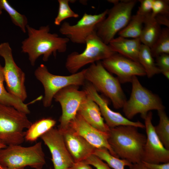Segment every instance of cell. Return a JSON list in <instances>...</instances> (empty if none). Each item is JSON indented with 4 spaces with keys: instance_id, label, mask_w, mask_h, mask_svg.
I'll return each mask as SVG.
<instances>
[{
    "instance_id": "cell-33",
    "label": "cell",
    "mask_w": 169,
    "mask_h": 169,
    "mask_svg": "<svg viewBox=\"0 0 169 169\" xmlns=\"http://www.w3.org/2000/svg\"><path fill=\"white\" fill-rule=\"evenodd\" d=\"M156 58V64L161 70V73L169 71V54H162Z\"/></svg>"
},
{
    "instance_id": "cell-34",
    "label": "cell",
    "mask_w": 169,
    "mask_h": 169,
    "mask_svg": "<svg viewBox=\"0 0 169 169\" xmlns=\"http://www.w3.org/2000/svg\"><path fill=\"white\" fill-rule=\"evenodd\" d=\"M139 1L140 5L136 13L145 17L151 13L153 0H140Z\"/></svg>"
},
{
    "instance_id": "cell-42",
    "label": "cell",
    "mask_w": 169,
    "mask_h": 169,
    "mask_svg": "<svg viewBox=\"0 0 169 169\" xmlns=\"http://www.w3.org/2000/svg\"><path fill=\"white\" fill-rule=\"evenodd\" d=\"M0 169H5L0 165Z\"/></svg>"
},
{
    "instance_id": "cell-31",
    "label": "cell",
    "mask_w": 169,
    "mask_h": 169,
    "mask_svg": "<svg viewBox=\"0 0 169 169\" xmlns=\"http://www.w3.org/2000/svg\"><path fill=\"white\" fill-rule=\"evenodd\" d=\"M151 15L153 17L158 15H169V0H153Z\"/></svg>"
},
{
    "instance_id": "cell-1",
    "label": "cell",
    "mask_w": 169,
    "mask_h": 169,
    "mask_svg": "<svg viewBox=\"0 0 169 169\" xmlns=\"http://www.w3.org/2000/svg\"><path fill=\"white\" fill-rule=\"evenodd\" d=\"M26 31L28 37L22 42L21 51L28 54L33 66L41 55L43 60L46 62L51 55L55 57L57 52L64 53L67 50L69 39L51 33L49 25L36 29L28 25Z\"/></svg>"
},
{
    "instance_id": "cell-36",
    "label": "cell",
    "mask_w": 169,
    "mask_h": 169,
    "mask_svg": "<svg viewBox=\"0 0 169 169\" xmlns=\"http://www.w3.org/2000/svg\"><path fill=\"white\" fill-rule=\"evenodd\" d=\"M154 18L160 25H163L169 28V15H158Z\"/></svg>"
},
{
    "instance_id": "cell-7",
    "label": "cell",
    "mask_w": 169,
    "mask_h": 169,
    "mask_svg": "<svg viewBox=\"0 0 169 169\" xmlns=\"http://www.w3.org/2000/svg\"><path fill=\"white\" fill-rule=\"evenodd\" d=\"M131 83L132 90L130 98L122 108L126 118L130 120L140 114L144 119L151 110H164L160 97L143 87L136 76L133 78Z\"/></svg>"
},
{
    "instance_id": "cell-29",
    "label": "cell",
    "mask_w": 169,
    "mask_h": 169,
    "mask_svg": "<svg viewBox=\"0 0 169 169\" xmlns=\"http://www.w3.org/2000/svg\"><path fill=\"white\" fill-rule=\"evenodd\" d=\"M150 49L153 57L162 54H169V28L161 29L160 35Z\"/></svg>"
},
{
    "instance_id": "cell-5",
    "label": "cell",
    "mask_w": 169,
    "mask_h": 169,
    "mask_svg": "<svg viewBox=\"0 0 169 169\" xmlns=\"http://www.w3.org/2000/svg\"><path fill=\"white\" fill-rule=\"evenodd\" d=\"M27 114L14 107L0 104V141L7 146L20 145L32 123Z\"/></svg>"
},
{
    "instance_id": "cell-17",
    "label": "cell",
    "mask_w": 169,
    "mask_h": 169,
    "mask_svg": "<svg viewBox=\"0 0 169 169\" xmlns=\"http://www.w3.org/2000/svg\"><path fill=\"white\" fill-rule=\"evenodd\" d=\"M69 127L96 148H106L112 155L117 157L109 144L108 132H104L95 128L78 114L70 122Z\"/></svg>"
},
{
    "instance_id": "cell-16",
    "label": "cell",
    "mask_w": 169,
    "mask_h": 169,
    "mask_svg": "<svg viewBox=\"0 0 169 169\" xmlns=\"http://www.w3.org/2000/svg\"><path fill=\"white\" fill-rule=\"evenodd\" d=\"M84 90L99 106L105 123L110 128L120 125H131L137 128H145L144 124L141 122L131 121L120 113L110 109L106 100L98 94L95 88L89 82L85 85Z\"/></svg>"
},
{
    "instance_id": "cell-19",
    "label": "cell",
    "mask_w": 169,
    "mask_h": 169,
    "mask_svg": "<svg viewBox=\"0 0 169 169\" xmlns=\"http://www.w3.org/2000/svg\"><path fill=\"white\" fill-rule=\"evenodd\" d=\"M77 113L95 128L104 132L109 131L110 128L104 122L99 106L87 94L81 102Z\"/></svg>"
},
{
    "instance_id": "cell-13",
    "label": "cell",
    "mask_w": 169,
    "mask_h": 169,
    "mask_svg": "<svg viewBox=\"0 0 169 169\" xmlns=\"http://www.w3.org/2000/svg\"><path fill=\"white\" fill-rule=\"evenodd\" d=\"M152 117L150 111L143 119L146 136L141 161L156 164L169 162V150L165 147L156 133Z\"/></svg>"
},
{
    "instance_id": "cell-2",
    "label": "cell",
    "mask_w": 169,
    "mask_h": 169,
    "mask_svg": "<svg viewBox=\"0 0 169 169\" xmlns=\"http://www.w3.org/2000/svg\"><path fill=\"white\" fill-rule=\"evenodd\" d=\"M137 127L120 125L110 128L108 142L118 158L132 164L141 162L146 136Z\"/></svg>"
},
{
    "instance_id": "cell-30",
    "label": "cell",
    "mask_w": 169,
    "mask_h": 169,
    "mask_svg": "<svg viewBox=\"0 0 169 169\" xmlns=\"http://www.w3.org/2000/svg\"><path fill=\"white\" fill-rule=\"evenodd\" d=\"M69 0H58L59 8L58 14L54 21L56 25H60L62 22L65 19L71 18H77L78 14L75 13L70 8Z\"/></svg>"
},
{
    "instance_id": "cell-15",
    "label": "cell",
    "mask_w": 169,
    "mask_h": 169,
    "mask_svg": "<svg viewBox=\"0 0 169 169\" xmlns=\"http://www.w3.org/2000/svg\"><path fill=\"white\" fill-rule=\"evenodd\" d=\"M101 62L107 71L117 75L120 83L131 82L134 76L146 75L145 70L138 62L117 53Z\"/></svg>"
},
{
    "instance_id": "cell-9",
    "label": "cell",
    "mask_w": 169,
    "mask_h": 169,
    "mask_svg": "<svg viewBox=\"0 0 169 169\" xmlns=\"http://www.w3.org/2000/svg\"><path fill=\"white\" fill-rule=\"evenodd\" d=\"M85 71L84 69L69 75H56L51 73L45 65L41 64L35 69L34 74L44 88L43 103L44 107H49L55 95L63 88L69 85L79 86L84 85Z\"/></svg>"
},
{
    "instance_id": "cell-20",
    "label": "cell",
    "mask_w": 169,
    "mask_h": 169,
    "mask_svg": "<svg viewBox=\"0 0 169 169\" xmlns=\"http://www.w3.org/2000/svg\"><path fill=\"white\" fill-rule=\"evenodd\" d=\"M141 44L139 38L129 39L119 36L112 39L108 45L114 52L138 62V55Z\"/></svg>"
},
{
    "instance_id": "cell-3",
    "label": "cell",
    "mask_w": 169,
    "mask_h": 169,
    "mask_svg": "<svg viewBox=\"0 0 169 169\" xmlns=\"http://www.w3.org/2000/svg\"><path fill=\"white\" fill-rule=\"evenodd\" d=\"M45 163L41 142L28 147L11 145L0 149V165L5 169H24L27 166L42 169Z\"/></svg>"
},
{
    "instance_id": "cell-23",
    "label": "cell",
    "mask_w": 169,
    "mask_h": 169,
    "mask_svg": "<svg viewBox=\"0 0 169 169\" xmlns=\"http://www.w3.org/2000/svg\"><path fill=\"white\" fill-rule=\"evenodd\" d=\"M56 124V120L51 118H43L32 123L25 132L24 139L29 142H34L51 128Z\"/></svg>"
},
{
    "instance_id": "cell-14",
    "label": "cell",
    "mask_w": 169,
    "mask_h": 169,
    "mask_svg": "<svg viewBox=\"0 0 169 169\" xmlns=\"http://www.w3.org/2000/svg\"><path fill=\"white\" fill-rule=\"evenodd\" d=\"M41 138L49 148L52 156L53 168L67 169L74 162L66 147L63 135L58 129L51 128Z\"/></svg>"
},
{
    "instance_id": "cell-18",
    "label": "cell",
    "mask_w": 169,
    "mask_h": 169,
    "mask_svg": "<svg viewBox=\"0 0 169 169\" xmlns=\"http://www.w3.org/2000/svg\"><path fill=\"white\" fill-rule=\"evenodd\" d=\"M67 148L74 162L83 161L96 148L69 127L61 132Z\"/></svg>"
},
{
    "instance_id": "cell-32",
    "label": "cell",
    "mask_w": 169,
    "mask_h": 169,
    "mask_svg": "<svg viewBox=\"0 0 169 169\" xmlns=\"http://www.w3.org/2000/svg\"><path fill=\"white\" fill-rule=\"evenodd\" d=\"M83 161L93 166L96 169H112L107 163L93 154L89 156Z\"/></svg>"
},
{
    "instance_id": "cell-10",
    "label": "cell",
    "mask_w": 169,
    "mask_h": 169,
    "mask_svg": "<svg viewBox=\"0 0 169 169\" xmlns=\"http://www.w3.org/2000/svg\"><path fill=\"white\" fill-rule=\"evenodd\" d=\"M0 56L4 61L3 73L7 91L24 101L27 97L25 85V74L15 63L9 44H0Z\"/></svg>"
},
{
    "instance_id": "cell-11",
    "label": "cell",
    "mask_w": 169,
    "mask_h": 169,
    "mask_svg": "<svg viewBox=\"0 0 169 169\" xmlns=\"http://www.w3.org/2000/svg\"><path fill=\"white\" fill-rule=\"evenodd\" d=\"M79 86L69 85L61 89L54 96L62 110L58 129L62 132L68 129L70 122L76 115L79 106L87 95L85 91L79 90Z\"/></svg>"
},
{
    "instance_id": "cell-21",
    "label": "cell",
    "mask_w": 169,
    "mask_h": 169,
    "mask_svg": "<svg viewBox=\"0 0 169 169\" xmlns=\"http://www.w3.org/2000/svg\"><path fill=\"white\" fill-rule=\"evenodd\" d=\"M161 30L151 13L145 16L144 26L139 38L142 44L151 48L154 44Z\"/></svg>"
},
{
    "instance_id": "cell-40",
    "label": "cell",
    "mask_w": 169,
    "mask_h": 169,
    "mask_svg": "<svg viewBox=\"0 0 169 169\" xmlns=\"http://www.w3.org/2000/svg\"><path fill=\"white\" fill-rule=\"evenodd\" d=\"M108 1L110 3H112L114 4L119 2V1L117 0H108Z\"/></svg>"
},
{
    "instance_id": "cell-39",
    "label": "cell",
    "mask_w": 169,
    "mask_h": 169,
    "mask_svg": "<svg viewBox=\"0 0 169 169\" xmlns=\"http://www.w3.org/2000/svg\"><path fill=\"white\" fill-rule=\"evenodd\" d=\"M7 145L2 141H0V149L6 147Z\"/></svg>"
},
{
    "instance_id": "cell-4",
    "label": "cell",
    "mask_w": 169,
    "mask_h": 169,
    "mask_svg": "<svg viewBox=\"0 0 169 169\" xmlns=\"http://www.w3.org/2000/svg\"><path fill=\"white\" fill-rule=\"evenodd\" d=\"M85 78L97 91L110 100L115 108H122L127 100L120 83L105 68L101 61L92 64L85 69Z\"/></svg>"
},
{
    "instance_id": "cell-22",
    "label": "cell",
    "mask_w": 169,
    "mask_h": 169,
    "mask_svg": "<svg viewBox=\"0 0 169 169\" xmlns=\"http://www.w3.org/2000/svg\"><path fill=\"white\" fill-rule=\"evenodd\" d=\"M4 81L3 67L0 64V104L13 107L27 115L29 114L28 104L8 92L4 86Z\"/></svg>"
},
{
    "instance_id": "cell-35",
    "label": "cell",
    "mask_w": 169,
    "mask_h": 169,
    "mask_svg": "<svg viewBox=\"0 0 169 169\" xmlns=\"http://www.w3.org/2000/svg\"><path fill=\"white\" fill-rule=\"evenodd\" d=\"M141 162L149 169H169V162L162 164H156Z\"/></svg>"
},
{
    "instance_id": "cell-37",
    "label": "cell",
    "mask_w": 169,
    "mask_h": 169,
    "mask_svg": "<svg viewBox=\"0 0 169 169\" xmlns=\"http://www.w3.org/2000/svg\"><path fill=\"white\" fill-rule=\"evenodd\" d=\"M67 169H94L89 164L84 161L74 162L72 165Z\"/></svg>"
},
{
    "instance_id": "cell-6",
    "label": "cell",
    "mask_w": 169,
    "mask_h": 169,
    "mask_svg": "<svg viewBox=\"0 0 169 169\" xmlns=\"http://www.w3.org/2000/svg\"><path fill=\"white\" fill-rule=\"evenodd\" d=\"M137 2L135 0L120 1L108 9L107 17L97 25L95 30L105 43L108 44L116 34L127 25Z\"/></svg>"
},
{
    "instance_id": "cell-24",
    "label": "cell",
    "mask_w": 169,
    "mask_h": 169,
    "mask_svg": "<svg viewBox=\"0 0 169 169\" xmlns=\"http://www.w3.org/2000/svg\"><path fill=\"white\" fill-rule=\"evenodd\" d=\"M138 61L144 68L148 78L161 73L160 70L155 63L150 48L142 44L139 53Z\"/></svg>"
},
{
    "instance_id": "cell-41",
    "label": "cell",
    "mask_w": 169,
    "mask_h": 169,
    "mask_svg": "<svg viewBox=\"0 0 169 169\" xmlns=\"http://www.w3.org/2000/svg\"><path fill=\"white\" fill-rule=\"evenodd\" d=\"M3 10L0 2V15L2 14Z\"/></svg>"
},
{
    "instance_id": "cell-12",
    "label": "cell",
    "mask_w": 169,
    "mask_h": 169,
    "mask_svg": "<svg viewBox=\"0 0 169 169\" xmlns=\"http://www.w3.org/2000/svg\"><path fill=\"white\" fill-rule=\"evenodd\" d=\"M107 11V9L94 15L85 13L74 25L64 22L59 28V32L73 43L85 44L88 37L95 32L97 25L105 18Z\"/></svg>"
},
{
    "instance_id": "cell-27",
    "label": "cell",
    "mask_w": 169,
    "mask_h": 169,
    "mask_svg": "<svg viewBox=\"0 0 169 169\" xmlns=\"http://www.w3.org/2000/svg\"><path fill=\"white\" fill-rule=\"evenodd\" d=\"M157 111L159 121L154 126L155 131L165 147L169 150V119L164 110Z\"/></svg>"
},
{
    "instance_id": "cell-25",
    "label": "cell",
    "mask_w": 169,
    "mask_h": 169,
    "mask_svg": "<svg viewBox=\"0 0 169 169\" xmlns=\"http://www.w3.org/2000/svg\"><path fill=\"white\" fill-rule=\"evenodd\" d=\"M145 17L137 13L131 16L127 25L118 33L119 36L127 38H139L143 28Z\"/></svg>"
},
{
    "instance_id": "cell-28",
    "label": "cell",
    "mask_w": 169,
    "mask_h": 169,
    "mask_svg": "<svg viewBox=\"0 0 169 169\" xmlns=\"http://www.w3.org/2000/svg\"><path fill=\"white\" fill-rule=\"evenodd\" d=\"M0 2L3 10L8 14L13 24L19 28L23 32L25 33L28 25L26 16L18 12L7 0H0Z\"/></svg>"
},
{
    "instance_id": "cell-38",
    "label": "cell",
    "mask_w": 169,
    "mask_h": 169,
    "mask_svg": "<svg viewBox=\"0 0 169 169\" xmlns=\"http://www.w3.org/2000/svg\"><path fill=\"white\" fill-rule=\"evenodd\" d=\"M129 169H149L146 167L142 162L132 164L129 167Z\"/></svg>"
},
{
    "instance_id": "cell-26",
    "label": "cell",
    "mask_w": 169,
    "mask_h": 169,
    "mask_svg": "<svg viewBox=\"0 0 169 169\" xmlns=\"http://www.w3.org/2000/svg\"><path fill=\"white\" fill-rule=\"evenodd\" d=\"M93 154L106 162L107 165L113 169H125L126 166L129 167L132 164L126 160L112 155L105 148H96Z\"/></svg>"
},
{
    "instance_id": "cell-8",
    "label": "cell",
    "mask_w": 169,
    "mask_h": 169,
    "mask_svg": "<svg viewBox=\"0 0 169 169\" xmlns=\"http://www.w3.org/2000/svg\"><path fill=\"white\" fill-rule=\"evenodd\" d=\"M84 50L81 53L73 52L67 56L65 66L71 74L89 64L103 60L116 53L105 43L95 32L87 38Z\"/></svg>"
}]
</instances>
